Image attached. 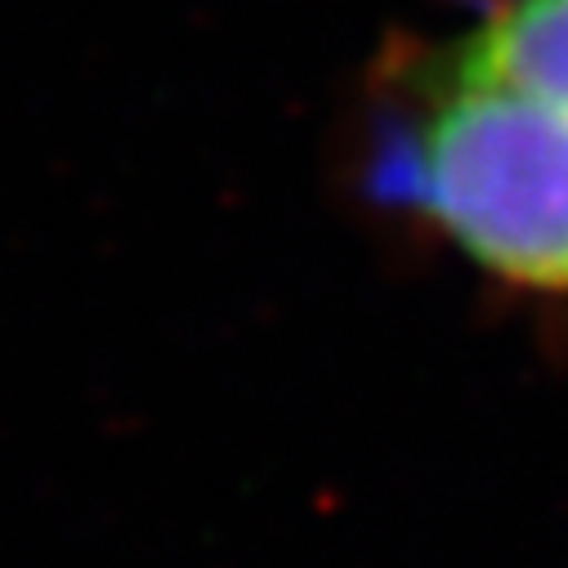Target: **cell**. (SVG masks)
Instances as JSON below:
<instances>
[{
  "mask_svg": "<svg viewBox=\"0 0 568 568\" xmlns=\"http://www.w3.org/2000/svg\"><path fill=\"white\" fill-rule=\"evenodd\" d=\"M372 189L488 277L568 301V0H488L412 54Z\"/></svg>",
  "mask_w": 568,
  "mask_h": 568,
  "instance_id": "cell-1",
  "label": "cell"
}]
</instances>
